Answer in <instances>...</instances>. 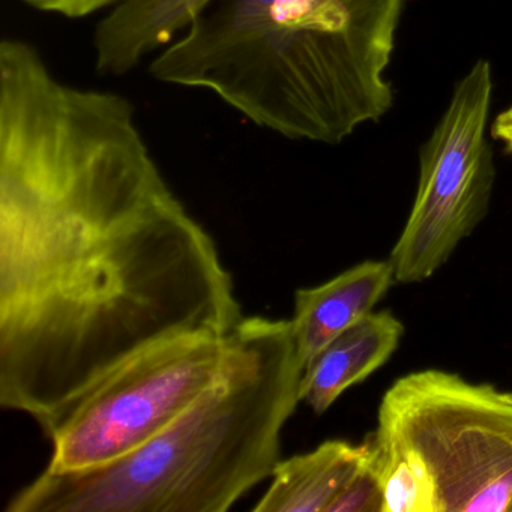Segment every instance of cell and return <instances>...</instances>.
Segmentation results:
<instances>
[{
  "label": "cell",
  "instance_id": "1",
  "mask_svg": "<svg viewBox=\"0 0 512 512\" xmlns=\"http://www.w3.org/2000/svg\"><path fill=\"white\" fill-rule=\"evenodd\" d=\"M244 319L133 104L0 44V407L40 427L143 350Z\"/></svg>",
  "mask_w": 512,
  "mask_h": 512
},
{
  "label": "cell",
  "instance_id": "2",
  "mask_svg": "<svg viewBox=\"0 0 512 512\" xmlns=\"http://www.w3.org/2000/svg\"><path fill=\"white\" fill-rule=\"evenodd\" d=\"M404 0H209L151 65L217 94L259 127L338 145L391 110Z\"/></svg>",
  "mask_w": 512,
  "mask_h": 512
},
{
  "label": "cell",
  "instance_id": "3",
  "mask_svg": "<svg viewBox=\"0 0 512 512\" xmlns=\"http://www.w3.org/2000/svg\"><path fill=\"white\" fill-rule=\"evenodd\" d=\"M305 365L292 320L242 319L218 379L169 427L91 469L44 470L7 512H226L271 478Z\"/></svg>",
  "mask_w": 512,
  "mask_h": 512
},
{
  "label": "cell",
  "instance_id": "4",
  "mask_svg": "<svg viewBox=\"0 0 512 512\" xmlns=\"http://www.w3.org/2000/svg\"><path fill=\"white\" fill-rule=\"evenodd\" d=\"M373 437L415 467L431 512L512 511V403L493 386L407 374L383 395Z\"/></svg>",
  "mask_w": 512,
  "mask_h": 512
},
{
  "label": "cell",
  "instance_id": "5",
  "mask_svg": "<svg viewBox=\"0 0 512 512\" xmlns=\"http://www.w3.org/2000/svg\"><path fill=\"white\" fill-rule=\"evenodd\" d=\"M229 337L175 338L107 373L41 427L53 443L46 470L104 466L145 445L214 385L227 362Z\"/></svg>",
  "mask_w": 512,
  "mask_h": 512
},
{
  "label": "cell",
  "instance_id": "6",
  "mask_svg": "<svg viewBox=\"0 0 512 512\" xmlns=\"http://www.w3.org/2000/svg\"><path fill=\"white\" fill-rule=\"evenodd\" d=\"M493 89L491 64L479 59L422 146L418 193L389 257L398 283L430 278L487 215L496 181L487 137Z\"/></svg>",
  "mask_w": 512,
  "mask_h": 512
},
{
  "label": "cell",
  "instance_id": "7",
  "mask_svg": "<svg viewBox=\"0 0 512 512\" xmlns=\"http://www.w3.org/2000/svg\"><path fill=\"white\" fill-rule=\"evenodd\" d=\"M394 283L389 260H367L322 286L299 289L292 326L304 365L329 341L373 313Z\"/></svg>",
  "mask_w": 512,
  "mask_h": 512
},
{
  "label": "cell",
  "instance_id": "8",
  "mask_svg": "<svg viewBox=\"0 0 512 512\" xmlns=\"http://www.w3.org/2000/svg\"><path fill=\"white\" fill-rule=\"evenodd\" d=\"M403 334V323L391 311L368 314L305 365L302 400L322 415L346 389L382 367L394 355Z\"/></svg>",
  "mask_w": 512,
  "mask_h": 512
},
{
  "label": "cell",
  "instance_id": "9",
  "mask_svg": "<svg viewBox=\"0 0 512 512\" xmlns=\"http://www.w3.org/2000/svg\"><path fill=\"white\" fill-rule=\"evenodd\" d=\"M368 457V442L328 440L307 454L278 461L254 512H328Z\"/></svg>",
  "mask_w": 512,
  "mask_h": 512
},
{
  "label": "cell",
  "instance_id": "10",
  "mask_svg": "<svg viewBox=\"0 0 512 512\" xmlns=\"http://www.w3.org/2000/svg\"><path fill=\"white\" fill-rule=\"evenodd\" d=\"M328 512H383L382 478L370 442L367 460L331 503Z\"/></svg>",
  "mask_w": 512,
  "mask_h": 512
},
{
  "label": "cell",
  "instance_id": "11",
  "mask_svg": "<svg viewBox=\"0 0 512 512\" xmlns=\"http://www.w3.org/2000/svg\"><path fill=\"white\" fill-rule=\"evenodd\" d=\"M25 4L46 13L61 14L68 19L88 17L95 11L103 10L118 0H23Z\"/></svg>",
  "mask_w": 512,
  "mask_h": 512
},
{
  "label": "cell",
  "instance_id": "12",
  "mask_svg": "<svg viewBox=\"0 0 512 512\" xmlns=\"http://www.w3.org/2000/svg\"><path fill=\"white\" fill-rule=\"evenodd\" d=\"M503 395L512 403V392H503Z\"/></svg>",
  "mask_w": 512,
  "mask_h": 512
},
{
  "label": "cell",
  "instance_id": "13",
  "mask_svg": "<svg viewBox=\"0 0 512 512\" xmlns=\"http://www.w3.org/2000/svg\"><path fill=\"white\" fill-rule=\"evenodd\" d=\"M512 512V511H511Z\"/></svg>",
  "mask_w": 512,
  "mask_h": 512
}]
</instances>
